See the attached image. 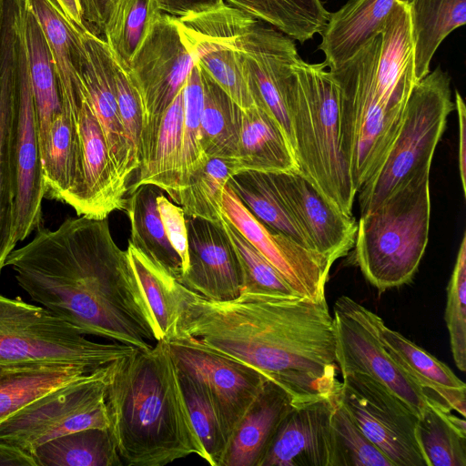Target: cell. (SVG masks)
<instances>
[{"label": "cell", "instance_id": "6da1fadb", "mask_svg": "<svg viewBox=\"0 0 466 466\" xmlns=\"http://www.w3.org/2000/svg\"><path fill=\"white\" fill-rule=\"evenodd\" d=\"M35 231L5 264L30 299L83 335L150 349L154 319L107 218H67L56 229L41 224Z\"/></svg>", "mask_w": 466, "mask_h": 466}, {"label": "cell", "instance_id": "7a4b0ae2", "mask_svg": "<svg viewBox=\"0 0 466 466\" xmlns=\"http://www.w3.org/2000/svg\"><path fill=\"white\" fill-rule=\"evenodd\" d=\"M180 299L176 336L194 338L254 368L283 387L294 403L339 391L333 317L326 299L242 292L232 300L214 301L182 284Z\"/></svg>", "mask_w": 466, "mask_h": 466}, {"label": "cell", "instance_id": "3957f363", "mask_svg": "<svg viewBox=\"0 0 466 466\" xmlns=\"http://www.w3.org/2000/svg\"><path fill=\"white\" fill-rule=\"evenodd\" d=\"M108 430L123 464L164 466L204 450L167 340L117 360L106 384Z\"/></svg>", "mask_w": 466, "mask_h": 466}, {"label": "cell", "instance_id": "277c9868", "mask_svg": "<svg viewBox=\"0 0 466 466\" xmlns=\"http://www.w3.org/2000/svg\"><path fill=\"white\" fill-rule=\"evenodd\" d=\"M321 64L300 57L287 92L299 171L348 215L357 194L339 142L338 86Z\"/></svg>", "mask_w": 466, "mask_h": 466}, {"label": "cell", "instance_id": "5b68a950", "mask_svg": "<svg viewBox=\"0 0 466 466\" xmlns=\"http://www.w3.org/2000/svg\"><path fill=\"white\" fill-rule=\"evenodd\" d=\"M431 218L430 172L396 188L360 214L355 260L380 291L409 283L424 255Z\"/></svg>", "mask_w": 466, "mask_h": 466}, {"label": "cell", "instance_id": "8992f818", "mask_svg": "<svg viewBox=\"0 0 466 466\" xmlns=\"http://www.w3.org/2000/svg\"><path fill=\"white\" fill-rule=\"evenodd\" d=\"M380 34L329 72L339 90V142L354 188L374 173L401 124L404 111L388 110L376 90Z\"/></svg>", "mask_w": 466, "mask_h": 466}, {"label": "cell", "instance_id": "52a82bcc", "mask_svg": "<svg viewBox=\"0 0 466 466\" xmlns=\"http://www.w3.org/2000/svg\"><path fill=\"white\" fill-rule=\"evenodd\" d=\"M453 110L451 79L438 66L414 86L396 137L377 169L358 191L360 214L376 208L412 178L430 172L448 116Z\"/></svg>", "mask_w": 466, "mask_h": 466}, {"label": "cell", "instance_id": "ba28073f", "mask_svg": "<svg viewBox=\"0 0 466 466\" xmlns=\"http://www.w3.org/2000/svg\"><path fill=\"white\" fill-rule=\"evenodd\" d=\"M135 350L90 340L44 307L0 294V366L66 364L96 370Z\"/></svg>", "mask_w": 466, "mask_h": 466}, {"label": "cell", "instance_id": "9c48e42d", "mask_svg": "<svg viewBox=\"0 0 466 466\" xmlns=\"http://www.w3.org/2000/svg\"><path fill=\"white\" fill-rule=\"evenodd\" d=\"M116 362L27 403L0 423V441L32 454L57 437L88 428L108 429L106 384Z\"/></svg>", "mask_w": 466, "mask_h": 466}, {"label": "cell", "instance_id": "30bf717a", "mask_svg": "<svg viewBox=\"0 0 466 466\" xmlns=\"http://www.w3.org/2000/svg\"><path fill=\"white\" fill-rule=\"evenodd\" d=\"M195 64L176 17L162 14L127 71L139 91L144 106L139 167L149 157L164 113L182 90Z\"/></svg>", "mask_w": 466, "mask_h": 466}, {"label": "cell", "instance_id": "8fae6325", "mask_svg": "<svg viewBox=\"0 0 466 466\" xmlns=\"http://www.w3.org/2000/svg\"><path fill=\"white\" fill-rule=\"evenodd\" d=\"M341 377L339 400L364 435L394 466H427L417 437L419 416L369 375Z\"/></svg>", "mask_w": 466, "mask_h": 466}, {"label": "cell", "instance_id": "7c38bea8", "mask_svg": "<svg viewBox=\"0 0 466 466\" xmlns=\"http://www.w3.org/2000/svg\"><path fill=\"white\" fill-rule=\"evenodd\" d=\"M333 313L336 361L341 376L353 372L369 375L420 417L428 400L383 345L379 331L381 318L347 296L337 299Z\"/></svg>", "mask_w": 466, "mask_h": 466}, {"label": "cell", "instance_id": "4fadbf2b", "mask_svg": "<svg viewBox=\"0 0 466 466\" xmlns=\"http://www.w3.org/2000/svg\"><path fill=\"white\" fill-rule=\"evenodd\" d=\"M176 19L196 63L242 109L255 106L243 72L239 39L257 19L226 4Z\"/></svg>", "mask_w": 466, "mask_h": 466}, {"label": "cell", "instance_id": "5bb4252c", "mask_svg": "<svg viewBox=\"0 0 466 466\" xmlns=\"http://www.w3.org/2000/svg\"><path fill=\"white\" fill-rule=\"evenodd\" d=\"M16 4V119L15 242L25 240L42 224L44 183L37 122L24 34L25 0Z\"/></svg>", "mask_w": 466, "mask_h": 466}, {"label": "cell", "instance_id": "9a60e30c", "mask_svg": "<svg viewBox=\"0 0 466 466\" xmlns=\"http://www.w3.org/2000/svg\"><path fill=\"white\" fill-rule=\"evenodd\" d=\"M167 341L177 368L197 380L208 394L228 444L268 378L254 368L204 346L194 338L177 335Z\"/></svg>", "mask_w": 466, "mask_h": 466}, {"label": "cell", "instance_id": "2e32d148", "mask_svg": "<svg viewBox=\"0 0 466 466\" xmlns=\"http://www.w3.org/2000/svg\"><path fill=\"white\" fill-rule=\"evenodd\" d=\"M60 102L72 121L82 161L83 186L74 210L77 216L104 219L115 210L126 209L127 185L111 159L86 90L60 96Z\"/></svg>", "mask_w": 466, "mask_h": 466}, {"label": "cell", "instance_id": "e0dca14e", "mask_svg": "<svg viewBox=\"0 0 466 466\" xmlns=\"http://www.w3.org/2000/svg\"><path fill=\"white\" fill-rule=\"evenodd\" d=\"M243 72L256 106L280 126L294 151L286 97L299 58L293 39L257 20L239 39ZM295 154V153H294Z\"/></svg>", "mask_w": 466, "mask_h": 466}, {"label": "cell", "instance_id": "ac0fdd59", "mask_svg": "<svg viewBox=\"0 0 466 466\" xmlns=\"http://www.w3.org/2000/svg\"><path fill=\"white\" fill-rule=\"evenodd\" d=\"M222 213L277 268L298 295L313 300L326 299L325 285L332 265L324 257L263 225L240 202L228 183L223 194Z\"/></svg>", "mask_w": 466, "mask_h": 466}, {"label": "cell", "instance_id": "d6986e66", "mask_svg": "<svg viewBox=\"0 0 466 466\" xmlns=\"http://www.w3.org/2000/svg\"><path fill=\"white\" fill-rule=\"evenodd\" d=\"M336 394L295 403L259 466H337L331 423Z\"/></svg>", "mask_w": 466, "mask_h": 466}, {"label": "cell", "instance_id": "ffe728a7", "mask_svg": "<svg viewBox=\"0 0 466 466\" xmlns=\"http://www.w3.org/2000/svg\"><path fill=\"white\" fill-rule=\"evenodd\" d=\"M289 210L314 250L331 265L354 247L357 222L341 211L299 171L272 172Z\"/></svg>", "mask_w": 466, "mask_h": 466}, {"label": "cell", "instance_id": "44dd1931", "mask_svg": "<svg viewBox=\"0 0 466 466\" xmlns=\"http://www.w3.org/2000/svg\"><path fill=\"white\" fill-rule=\"evenodd\" d=\"M188 264L178 282L214 301L237 299L242 274L236 250L221 223L187 217Z\"/></svg>", "mask_w": 466, "mask_h": 466}, {"label": "cell", "instance_id": "7402d4cb", "mask_svg": "<svg viewBox=\"0 0 466 466\" xmlns=\"http://www.w3.org/2000/svg\"><path fill=\"white\" fill-rule=\"evenodd\" d=\"M85 55L82 78L88 99L100 123L111 159L127 185L138 169L134 161L122 125L113 77V55L104 38L82 30Z\"/></svg>", "mask_w": 466, "mask_h": 466}, {"label": "cell", "instance_id": "603a6c76", "mask_svg": "<svg viewBox=\"0 0 466 466\" xmlns=\"http://www.w3.org/2000/svg\"><path fill=\"white\" fill-rule=\"evenodd\" d=\"M16 49L11 39L0 44V274L15 249Z\"/></svg>", "mask_w": 466, "mask_h": 466}, {"label": "cell", "instance_id": "cb8c5ba5", "mask_svg": "<svg viewBox=\"0 0 466 466\" xmlns=\"http://www.w3.org/2000/svg\"><path fill=\"white\" fill-rule=\"evenodd\" d=\"M408 4L394 3L380 33L376 90L380 103L393 112L404 111L418 82Z\"/></svg>", "mask_w": 466, "mask_h": 466}, {"label": "cell", "instance_id": "d4e9b609", "mask_svg": "<svg viewBox=\"0 0 466 466\" xmlns=\"http://www.w3.org/2000/svg\"><path fill=\"white\" fill-rule=\"evenodd\" d=\"M383 345L406 375L420 389L428 403L466 415V385L436 357L379 321Z\"/></svg>", "mask_w": 466, "mask_h": 466}, {"label": "cell", "instance_id": "484cf974", "mask_svg": "<svg viewBox=\"0 0 466 466\" xmlns=\"http://www.w3.org/2000/svg\"><path fill=\"white\" fill-rule=\"evenodd\" d=\"M294 404L283 387L267 379L228 439L219 466H259L277 429Z\"/></svg>", "mask_w": 466, "mask_h": 466}, {"label": "cell", "instance_id": "4316f807", "mask_svg": "<svg viewBox=\"0 0 466 466\" xmlns=\"http://www.w3.org/2000/svg\"><path fill=\"white\" fill-rule=\"evenodd\" d=\"M396 1L410 0H349L338 11L330 13L319 46L327 66H339L380 35Z\"/></svg>", "mask_w": 466, "mask_h": 466}, {"label": "cell", "instance_id": "83f0119b", "mask_svg": "<svg viewBox=\"0 0 466 466\" xmlns=\"http://www.w3.org/2000/svg\"><path fill=\"white\" fill-rule=\"evenodd\" d=\"M238 172L299 171L293 148L278 122L263 109H243L237 156Z\"/></svg>", "mask_w": 466, "mask_h": 466}, {"label": "cell", "instance_id": "f1b7e54d", "mask_svg": "<svg viewBox=\"0 0 466 466\" xmlns=\"http://www.w3.org/2000/svg\"><path fill=\"white\" fill-rule=\"evenodd\" d=\"M228 185L247 209L263 225L315 251L289 210L272 172L240 170L229 177Z\"/></svg>", "mask_w": 466, "mask_h": 466}, {"label": "cell", "instance_id": "f546056e", "mask_svg": "<svg viewBox=\"0 0 466 466\" xmlns=\"http://www.w3.org/2000/svg\"><path fill=\"white\" fill-rule=\"evenodd\" d=\"M161 191L149 184L131 190L126 206L130 221L129 243L178 281L183 274V264L171 246L160 218L157 197Z\"/></svg>", "mask_w": 466, "mask_h": 466}, {"label": "cell", "instance_id": "4dcf8cb0", "mask_svg": "<svg viewBox=\"0 0 466 466\" xmlns=\"http://www.w3.org/2000/svg\"><path fill=\"white\" fill-rule=\"evenodd\" d=\"M24 34L40 152L46 142L52 123L62 113V107L54 62L46 38L26 2L24 10Z\"/></svg>", "mask_w": 466, "mask_h": 466}, {"label": "cell", "instance_id": "1f68e13d", "mask_svg": "<svg viewBox=\"0 0 466 466\" xmlns=\"http://www.w3.org/2000/svg\"><path fill=\"white\" fill-rule=\"evenodd\" d=\"M183 117L182 88L165 111L152 152L138 167L137 179L131 186V190L144 184L154 185L165 191L174 202L180 186Z\"/></svg>", "mask_w": 466, "mask_h": 466}, {"label": "cell", "instance_id": "d6a6232c", "mask_svg": "<svg viewBox=\"0 0 466 466\" xmlns=\"http://www.w3.org/2000/svg\"><path fill=\"white\" fill-rule=\"evenodd\" d=\"M408 5L419 81L430 73L441 42L466 23V0H410Z\"/></svg>", "mask_w": 466, "mask_h": 466}, {"label": "cell", "instance_id": "836d02e7", "mask_svg": "<svg viewBox=\"0 0 466 466\" xmlns=\"http://www.w3.org/2000/svg\"><path fill=\"white\" fill-rule=\"evenodd\" d=\"M96 370L38 363L8 367L0 375V423L41 395Z\"/></svg>", "mask_w": 466, "mask_h": 466}, {"label": "cell", "instance_id": "e575fe53", "mask_svg": "<svg viewBox=\"0 0 466 466\" xmlns=\"http://www.w3.org/2000/svg\"><path fill=\"white\" fill-rule=\"evenodd\" d=\"M200 67V66H199ZM204 88L200 144L207 157L235 158L242 108L201 67Z\"/></svg>", "mask_w": 466, "mask_h": 466}, {"label": "cell", "instance_id": "d590c367", "mask_svg": "<svg viewBox=\"0 0 466 466\" xmlns=\"http://www.w3.org/2000/svg\"><path fill=\"white\" fill-rule=\"evenodd\" d=\"M36 466H120L122 460L106 428H88L53 439L32 453Z\"/></svg>", "mask_w": 466, "mask_h": 466}, {"label": "cell", "instance_id": "8d00e7d4", "mask_svg": "<svg viewBox=\"0 0 466 466\" xmlns=\"http://www.w3.org/2000/svg\"><path fill=\"white\" fill-rule=\"evenodd\" d=\"M300 44L320 34L330 13L320 0H227Z\"/></svg>", "mask_w": 466, "mask_h": 466}, {"label": "cell", "instance_id": "74e56055", "mask_svg": "<svg viewBox=\"0 0 466 466\" xmlns=\"http://www.w3.org/2000/svg\"><path fill=\"white\" fill-rule=\"evenodd\" d=\"M127 253L154 319L157 340L177 335L180 283L129 243Z\"/></svg>", "mask_w": 466, "mask_h": 466}, {"label": "cell", "instance_id": "f35d334b", "mask_svg": "<svg viewBox=\"0 0 466 466\" xmlns=\"http://www.w3.org/2000/svg\"><path fill=\"white\" fill-rule=\"evenodd\" d=\"M417 437L427 466H466L463 417L428 403L418 420Z\"/></svg>", "mask_w": 466, "mask_h": 466}, {"label": "cell", "instance_id": "ab89813d", "mask_svg": "<svg viewBox=\"0 0 466 466\" xmlns=\"http://www.w3.org/2000/svg\"><path fill=\"white\" fill-rule=\"evenodd\" d=\"M238 172L235 158L208 157L178 190L174 202L187 217L222 222V199L229 177Z\"/></svg>", "mask_w": 466, "mask_h": 466}, {"label": "cell", "instance_id": "60d3db41", "mask_svg": "<svg viewBox=\"0 0 466 466\" xmlns=\"http://www.w3.org/2000/svg\"><path fill=\"white\" fill-rule=\"evenodd\" d=\"M162 14L156 0L116 2L103 34L112 55L126 71Z\"/></svg>", "mask_w": 466, "mask_h": 466}, {"label": "cell", "instance_id": "b9f144b4", "mask_svg": "<svg viewBox=\"0 0 466 466\" xmlns=\"http://www.w3.org/2000/svg\"><path fill=\"white\" fill-rule=\"evenodd\" d=\"M222 226L238 256L242 292L298 295L277 268L224 216Z\"/></svg>", "mask_w": 466, "mask_h": 466}, {"label": "cell", "instance_id": "7bdbcfd3", "mask_svg": "<svg viewBox=\"0 0 466 466\" xmlns=\"http://www.w3.org/2000/svg\"><path fill=\"white\" fill-rule=\"evenodd\" d=\"M178 373L191 422L204 450V461L219 466L227 440L217 412L203 387L179 369Z\"/></svg>", "mask_w": 466, "mask_h": 466}, {"label": "cell", "instance_id": "ee69618b", "mask_svg": "<svg viewBox=\"0 0 466 466\" xmlns=\"http://www.w3.org/2000/svg\"><path fill=\"white\" fill-rule=\"evenodd\" d=\"M183 98V144L179 189L185 185L189 176L203 166L208 158L204 154L200 144L204 88L201 70L197 63L184 85Z\"/></svg>", "mask_w": 466, "mask_h": 466}, {"label": "cell", "instance_id": "f6af8a7d", "mask_svg": "<svg viewBox=\"0 0 466 466\" xmlns=\"http://www.w3.org/2000/svg\"><path fill=\"white\" fill-rule=\"evenodd\" d=\"M335 434L337 466H394L355 424L335 395L331 419Z\"/></svg>", "mask_w": 466, "mask_h": 466}, {"label": "cell", "instance_id": "bcb514c9", "mask_svg": "<svg viewBox=\"0 0 466 466\" xmlns=\"http://www.w3.org/2000/svg\"><path fill=\"white\" fill-rule=\"evenodd\" d=\"M445 321L457 368L466 370V236L463 234L447 287Z\"/></svg>", "mask_w": 466, "mask_h": 466}, {"label": "cell", "instance_id": "7dc6e473", "mask_svg": "<svg viewBox=\"0 0 466 466\" xmlns=\"http://www.w3.org/2000/svg\"><path fill=\"white\" fill-rule=\"evenodd\" d=\"M113 77L122 125L131 155L139 167L138 151L144 125L141 96L128 73L113 56Z\"/></svg>", "mask_w": 466, "mask_h": 466}, {"label": "cell", "instance_id": "c3c4849f", "mask_svg": "<svg viewBox=\"0 0 466 466\" xmlns=\"http://www.w3.org/2000/svg\"><path fill=\"white\" fill-rule=\"evenodd\" d=\"M157 205L165 233L181 258L184 273L188 264L187 216L180 206L162 193L157 197Z\"/></svg>", "mask_w": 466, "mask_h": 466}, {"label": "cell", "instance_id": "681fc988", "mask_svg": "<svg viewBox=\"0 0 466 466\" xmlns=\"http://www.w3.org/2000/svg\"><path fill=\"white\" fill-rule=\"evenodd\" d=\"M118 0H80L83 20L87 30L103 33L107 20Z\"/></svg>", "mask_w": 466, "mask_h": 466}, {"label": "cell", "instance_id": "f907efd6", "mask_svg": "<svg viewBox=\"0 0 466 466\" xmlns=\"http://www.w3.org/2000/svg\"><path fill=\"white\" fill-rule=\"evenodd\" d=\"M162 12L175 17L217 9L225 5L224 0H156Z\"/></svg>", "mask_w": 466, "mask_h": 466}, {"label": "cell", "instance_id": "816d5d0a", "mask_svg": "<svg viewBox=\"0 0 466 466\" xmlns=\"http://www.w3.org/2000/svg\"><path fill=\"white\" fill-rule=\"evenodd\" d=\"M455 109L459 122V171L463 194H466V106L458 90H455Z\"/></svg>", "mask_w": 466, "mask_h": 466}, {"label": "cell", "instance_id": "f5cc1de1", "mask_svg": "<svg viewBox=\"0 0 466 466\" xmlns=\"http://www.w3.org/2000/svg\"><path fill=\"white\" fill-rule=\"evenodd\" d=\"M0 466H36V463L31 453L0 441Z\"/></svg>", "mask_w": 466, "mask_h": 466}, {"label": "cell", "instance_id": "db71d44e", "mask_svg": "<svg viewBox=\"0 0 466 466\" xmlns=\"http://www.w3.org/2000/svg\"><path fill=\"white\" fill-rule=\"evenodd\" d=\"M66 18L74 25L86 30L80 0H51Z\"/></svg>", "mask_w": 466, "mask_h": 466}, {"label": "cell", "instance_id": "11a10c76", "mask_svg": "<svg viewBox=\"0 0 466 466\" xmlns=\"http://www.w3.org/2000/svg\"><path fill=\"white\" fill-rule=\"evenodd\" d=\"M5 1V0H0V40H1L2 26H3V20H4Z\"/></svg>", "mask_w": 466, "mask_h": 466}, {"label": "cell", "instance_id": "9f6ffc18", "mask_svg": "<svg viewBox=\"0 0 466 466\" xmlns=\"http://www.w3.org/2000/svg\"><path fill=\"white\" fill-rule=\"evenodd\" d=\"M13 366V365H10ZM10 366H0V375Z\"/></svg>", "mask_w": 466, "mask_h": 466}]
</instances>
